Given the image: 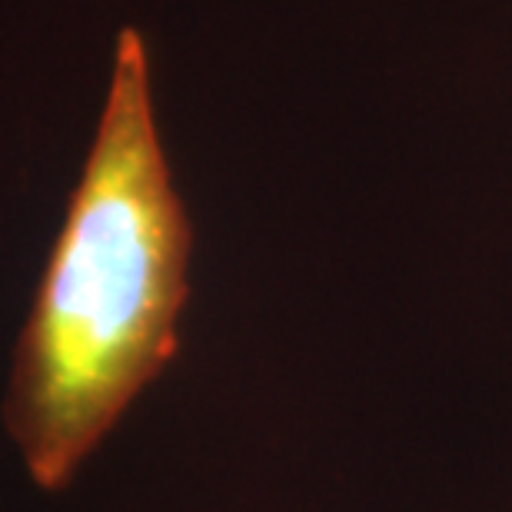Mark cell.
I'll return each mask as SVG.
<instances>
[{
    "instance_id": "1",
    "label": "cell",
    "mask_w": 512,
    "mask_h": 512,
    "mask_svg": "<svg viewBox=\"0 0 512 512\" xmlns=\"http://www.w3.org/2000/svg\"><path fill=\"white\" fill-rule=\"evenodd\" d=\"M193 223L163 150L147 40L124 27L104 110L20 330L4 426L60 493L180 350Z\"/></svg>"
}]
</instances>
